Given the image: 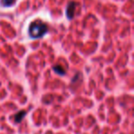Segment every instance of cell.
<instances>
[{
  "label": "cell",
  "instance_id": "cell-5",
  "mask_svg": "<svg viewBox=\"0 0 134 134\" xmlns=\"http://www.w3.org/2000/svg\"><path fill=\"white\" fill-rule=\"evenodd\" d=\"M16 0H0V5L4 8H8V7H12L15 4Z\"/></svg>",
  "mask_w": 134,
  "mask_h": 134
},
{
  "label": "cell",
  "instance_id": "cell-4",
  "mask_svg": "<svg viewBox=\"0 0 134 134\" xmlns=\"http://www.w3.org/2000/svg\"><path fill=\"white\" fill-rule=\"evenodd\" d=\"M52 70H53L56 74H58V75H64L65 73H66L65 70L63 69V67L61 66V65H59V64L54 65V66L52 67Z\"/></svg>",
  "mask_w": 134,
  "mask_h": 134
},
{
  "label": "cell",
  "instance_id": "cell-1",
  "mask_svg": "<svg viewBox=\"0 0 134 134\" xmlns=\"http://www.w3.org/2000/svg\"><path fill=\"white\" fill-rule=\"evenodd\" d=\"M48 32V26L41 20H35L29 27V35L32 39L42 38Z\"/></svg>",
  "mask_w": 134,
  "mask_h": 134
},
{
  "label": "cell",
  "instance_id": "cell-2",
  "mask_svg": "<svg viewBox=\"0 0 134 134\" xmlns=\"http://www.w3.org/2000/svg\"><path fill=\"white\" fill-rule=\"evenodd\" d=\"M75 11V3L74 2V1H72V2H70L69 4L67 5L66 11H65L66 18L69 19V20H72V19H74Z\"/></svg>",
  "mask_w": 134,
  "mask_h": 134
},
{
  "label": "cell",
  "instance_id": "cell-3",
  "mask_svg": "<svg viewBox=\"0 0 134 134\" xmlns=\"http://www.w3.org/2000/svg\"><path fill=\"white\" fill-rule=\"evenodd\" d=\"M27 111L25 110H20L19 112H18L15 116H14V120H15L16 123H20L22 121V119H24V117L26 116Z\"/></svg>",
  "mask_w": 134,
  "mask_h": 134
}]
</instances>
